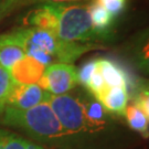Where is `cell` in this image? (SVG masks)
Instances as JSON below:
<instances>
[{"instance_id": "cell-1", "label": "cell", "mask_w": 149, "mask_h": 149, "mask_svg": "<svg viewBox=\"0 0 149 149\" xmlns=\"http://www.w3.org/2000/svg\"><path fill=\"white\" fill-rule=\"evenodd\" d=\"M28 27L53 33L64 41L95 43L103 39L92 24L88 6L83 3H60L33 7L24 17Z\"/></svg>"}, {"instance_id": "cell-2", "label": "cell", "mask_w": 149, "mask_h": 149, "mask_svg": "<svg viewBox=\"0 0 149 149\" xmlns=\"http://www.w3.org/2000/svg\"><path fill=\"white\" fill-rule=\"evenodd\" d=\"M0 37L20 47L26 55L38 60L45 66L53 63L72 64L81 55L101 47L97 43L64 41L51 32L34 27L17 28Z\"/></svg>"}, {"instance_id": "cell-3", "label": "cell", "mask_w": 149, "mask_h": 149, "mask_svg": "<svg viewBox=\"0 0 149 149\" xmlns=\"http://www.w3.org/2000/svg\"><path fill=\"white\" fill-rule=\"evenodd\" d=\"M48 103L62 127L71 136L96 133L105 126V109L97 101L63 94L51 95Z\"/></svg>"}, {"instance_id": "cell-4", "label": "cell", "mask_w": 149, "mask_h": 149, "mask_svg": "<svg viewBox=\"0 0 149 149\" xmlns=\"http://www.w3.org/2000/svg\"><path fill=\"white\" fill-rule=\"evenodd\" d=\"M0 117L6 126L22 129L41 140H61L71 136L62 127L48 102L29 109L5 108Z\"/></svg>"}, {"instance_id": "cell-5", "label": "cell", "mask_w": 149, "mask_h": 149, "mask_svg": "<svg viewBox=\"0 0 149 149\" xmlns=\"http://www.w3.org/2000/svg\"><path fill=\"white\" fill-rule=\"evenodd\" d=\"M38 84L51 95L68 94L77 84V70L69 63L50 64Z\"/></svg>"}, {"instance_id": "cell-6", "label": "cell", "mask_w": 149, "mask_h": 149, "mask_svg": "<svg viewBox=\"0 0 149 149\" xmlns=\"http://www.w3.org/2000/svg\"><path fill=\"white\" fill-rule=\"evenodd\" d=\"M50 96L51 94L41 88L39 84H19L13 82L6 108L29 109L48 102Z\"/></svg>"}, {"instance_id": "cell-7", "label": "cell", "mask_w": 149, "mask_h": 149, "mask_svg": "<svg viewBox=\"0 0 149 149\" xmlns=\"http://www.w3.org/2000/svg\"><path fill=\"white\" fill-rule=\"evenodd\" d=\"M45 65L29 55H24L8 70L11 79L19 84H38L41 80Z\"/></svg>"}, {"instance_id": "cell-8", "label": "cell", "mask_w": 149, "mask_h": 149, "mask_svg": "<svg viewBox=\"0 0 149 149\" xmlns=\"http://www.w3.org/2000/svg\"><path fill=\"white\" fill-rule=\"evenodd\" d=\"M94 97L104 107L106 112L118 115H124L129 101L128 88L126 86H116V87L105 86L103 91Z\"/></svg>"}, {"instance_id": "cell-9", "label": "cell", "mask_w": 149, "mask_h": 149, "mask_svg": "<svg viewBox=\"0 0 149 149\" xmlns=\"http://www.w3.org/2000/svg\"><path fill=\"white\" fill-rule=\"evenodd\" d=\"M97 70L100 71L106 86L116 87V86H126L128 81L124 70L115 64L113 61L107 59H97Z\"/></svg>"}, {"instance_id": "cell-10", "label": "cell", "mask_w": 149, "mask_h": 149, "mask_svg": "<svg viewBox=\"0 0 149 149\" xmlns=\"http://www.w3.org/2000/svg\"><path fill=\"white\" fill-rule=\"evenodd\" d=\"M82 1H92V0H1L0 17L2 19L3 17L9 16L12 12L27 8V7L60 5V3H80Z\"/></svg>"}, {"instance_id": "cell-11", "label": "cell", "mask_w": 149, "mask_h": 149, "mask_svg": "<svg viewBox=\"0 0 149 149\" xmlns=\"http://www.w3.org/2000/svg\"><path fill=\"white\" fill-rule=\"evenodd\" d=\"M87 6H88L91 21H92V24L95 29V31L101 37H107L109 34V30L112 28L114 18L103 6H101L94 0H93V2L88 3Z\"/></svg>"}, {"instance_id": "cell-12", "label": "cell", "mask_w": 149, "mask_h": 149, "mask_svg": "<svg viewBox=\"0 0 149 149\" xmlns=\"http://www.w3.org/2000/svg\"><path fill=\"white\" fill-rule=\"evenodd\" d=\"M124 115L132 129L144 135L145 137L148 136L149 116H147L141 109H139L135 104H130L127 105Z\"/></svg>"}, {"instance_id": "cell-13", "label": "cell", "mask_w": 149, "mask_h": 149, "mask_svg": "<svg viewBox=\"0 0 149 149\" xmlns=\"http://www.w3.org/2000/svg\"><path fill=\"white\" fill-rule=\"evenodd\" d=\"M26 55L20 47L8 42L0 37V66L9 70L15 63Z\"/></svg>"}, {"instance_id": "cell-14", "label": "cell", "mask_w": 149, "mask_h": 149, "mask_svg": "<svg viewBox=\"0 0 149 149\" xmlns=\"http://www.w3.org/2000/svg\"><path fill=\"white\" fill-rule=\"evenodd\" d=\"M29 141L16 134L0 128V149H28Z\"/></svg>"}, {"instance_id": "cell-15", "label": "cell", "mask_w": 149, "mask_h": 149, "mask_svg": "<svg viewBox=\"0 0 149 149\" xmlns=\"http://www.w3.org/2000/svg\"><path fill=\"white\" fill-rule=\"evenodd\" d=\"M12 85H13V81L11 79L8 70L0 66V116L2 115L7 106V101Z\"/></svg>"}, {"instance_id": "cell-16", "label": "cell", "mask_w": 149, "mask_h": 149, "mask_svg": "<svg viewBox=\"0 0 149 149\" xmlns=\"http://www.w3.org/2000/svg\"><path fill=\"white\" fill-rule=\"evenodd\" d=\"M96 64H97V60H90L82 65V68L77 71V83L87 87L92 75L95 72Z\"/></svg>"}, {"instance_id": "cell-17", "label": "cell", "mask_w": 149, "mask_h": 149, "mask_svg": "<svg viewBox=\"0 0 149 149\" xmlns=\"http://www.w3.org/2000/svg\"><path fill=\"white\" fill-rule=\"evenodd\" d=\"M94 1L103 6L112 15L113 18L119 16L126 9L127 6V0H94Z\"/></svg>"}, {"instance_id": "cell-18", "label": "cell", "mask_w": 149, "mask_h": 149, "mask_svg": "<svg viewBox=\"0 0 149 149\" xmlns=\"http://www.w3.org/2000/svg\"><path fill=\"white\" fill-rule=\"evenodd\" d=\"M133 104H135L139 109H141L143 112L149 116V93L147 90L141 91L138 95L136 96L135 101Z\"/></svg>"}, {"instance_id": "cell-19", "label": "cell", "mask_w": 149, "mask_h": 149, "mask_svg": "<svg viewBox=\"0 0 149 149\" xmlns=\"http://www.w3.org/2000/svg\"><path fill=\"white\" fill-rule=\"evenodd\" d=\"M28 149H45L41 147V146H39V145H34V144H31V143H29V148Z\"/></svg>"}, {"instance_id": "cell-20", "label": "cell", "mask_w": 149, "mask_h": 149, "mask_svg": "<svg viewBox=\"0 0 149 149\" xmlns=\"http://www.w3.org/2000/svg\"><path fill=\"white\" fill-rule=\"evenodd\" d=\"M0 2H1V0H0ZM0 20H1V17H0Z\"/></svg>"}]
</instances>
